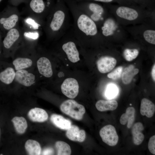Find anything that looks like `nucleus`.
I'll use <instances>...</instances> for the list:
<instances>
[{
    "label": "nucleus",
    "mask_w": 155,
    "mask_h": 155,
    "mask_svg": "<svg viewBox=\"0 0 155 155\" xmlns=\"http://www.w3.org/2000/svg\"><path fill=\"white\" fill-rule=\"evenodd\" d=\"M18 20V16L16 14L8 17L0 16V28L3 29L9 30L16 25Z\"/></svg>",
    "instance_id": "obj_16"
},
{
    "label": "nucleus",
    "mask_w": 155,
    "mask_h": 155,
    "mask_svg": "<svg viewBox=\"0 0 155 155\" xmlns=\"http://www.w3.org/2000/svg\"><path fill=\"white\" fill-rule=\"evenodd\" d=\"M99 134L102 141L111 146L117 144L119 137L115 127L111 125H106L100 130Z\"/></svg>",
    "instance_id": "obj_5"
},
{
    "label": "nucleus",
    "mask_w": 155,
    "mask_h": 155,
    "mask_svg": "<svg viewBox=\"0 0 155 155\" xmlns=\"http://www.w3.org/2000/svg\"><path fill=\"white\" fill-rule=\"evenodd\" d=\"M144 129L143 124L138 122L135 123L132 127L131 133L133 143L135 145H140L143 142L144 136L142 133Z\"/></svg>",
    "instance_id": "obj_13"
},
{
    "label": "nucleus",
    "mask_w": 155,
    "mask_h": 155,
    "mask_svg": "<svg viewBox=\"0 0 155 155\" xmlns=\"http://www.w3.org/2000/svg\"><path fill=\"white\" fill-rule=\"evenodd\" d=\"M76 3L78 7L96 24L103 20L104 11L103 7L100 5L88 1H80Z\"/></svg>",
    "instance_id": "obj_3"
},
{
    "label": "nucleus",
    "mask_w": 155,
    "mask_h": 155,
    "mask_svg": "<svg viewBox=\"0 0 155 155\" xmlns=\"http://www.w3.org/2000/svg\"><path fill=\"white\" fill-rule=\"evenodd\" d=\"M135 110L133 107H128L125 113L121 115L120 122L122 125H125L127 123V126L128 128L132 126L134 121L135 117Z\"/></svg>",
    "instance_id": "obj_18"
},
{
    "label": "nucleus",
    "mask_w": 155,
    "mask_h": 155,
    "mask_svg": "<svg viewBox=\"0 0 155 155\" xmlns=\"http://www.w3.org/2000/svg\"><path fill=\"white\" fill-rule=\"evenodd\" d=\"M20 36L19 32L16 29L12 28L9 30L3 41L4 48L6 49H10L18 39Z\"/></svg>",
    "instance_id": "obj_15"
},
{
    "label": "nucleus",
    "mask_w": 155,
    "mask_h": 155,
    "mask_svg": "<svg viewBox=\"0 0 155 155\" xmlns=\"http://www.w3.org/2000/svg\"><path fill=\"white\" fill-rule=\"evenodd\" d=\"M72 14L73 23L72 28L77 40L85 43L97 36L98 30L96 23L80 10L74 0H64Z\"/></svg>",
    "instance_id": "obj_1"
},
{
    "label": "nucleus",
    "mask_w": 155,
    "mask_h": 155,
    "mask_svg": "<svg viewBox=\"0 0 155 155\" xmlns=\"http://www.w3.org/2000/svg\"><path fill=\"white\" fill-rule=\"evenodd\" d=\"M139 53V51L137 49H127L124 50L123 55L126 61H130L136 58Z\"/></svg>",
    "instance_id": "obj_28"
},
{
    "label": "nucleus",
    "mask_w": 155,
    "mask_h": 155,
    "mask_svg": "<svg viewBox=\"0 0 155 155\" xmlns=\"http://www.w3.org/2000/svg\"><path fill=\"white\" fill-rule=\"evenodd\" d=\"M116 13L120 17L129 20H133L136 19L138 16L137 11L135 9L125 6L119 7Z\"/></svg>",
    "instance_id": "obj_12"
},
{
    "label": "nucleus",
    "mask_w": 155,
    "mask_h": 155,
    "mask_svg": "<svg viewBox=\"0 0 155 155\" xmlns=\"http://www.w3.org/2000/svg\"><path fill=\"white\" fill-rule=\"evenodd\" d=\"M2 0H0V2L2 1Z\"/></svg>",
    "instance_id": "obj_39"
},
{
    "label": "nucleus",
    "mask_w": 155,
    "mask_h": 155,
    "mask_svg": "<svg viewBox=\"0 0 155 155\" xmlns=\"http://www.w3.org/2000/svg\"><path fill=\"white\" fill-rule=\"evenodd\" d=\"M37 67L40 73L44 76L49 78L53 75L51 63L49 59L44 57L40 58L37 62Z\"/></svg>",
    "instance_id": "obj_10"
},
{
    "label": "nucleus",
    "mask_w": 155,
    "mask_h": 155,
    "mask_svg": "<svg viewBox=\"0 0 155 155\" xmlns=\"http://www.w3.org/2000/svg\"><path fill=\"white\" fill-rule=\"evenodd\" d=\"M115 23L112 20L108 19L106 20L101 27L102 35L107 36L113 34L115 30Z\"/></svg>",
    "instance_id": "obj_24"
},
{
    "label": "nucleus",
    "mask_w": 155,
    "mask_h": 155,
    "mask_svg": "<svg viewBox=\"0 0 155 155\" xmlns=\"http://www.w3.org/2000/svg\"><path fill=\"white\" fill-rule=\"evenodd\" d=\"M62 112L77 120H81L85 113V109L82 105L75 101L69 99L63 102L60 106Z\"/></svg>",
    "instance_id": "obj_4"
},
{
    "label": "nucleus",
    "mask_w": 155,
    "mask_h": 155,
    "mask_svg": "<svg viewBox=\"0 0 155 155\" xmlns=\"http://www.w3.org/2000/svg\"><path fill=\"white\" fill-rule=\"evenodd\" d=\"M148 147L150 152L152 154H155V135H154L149 139Z\"/></svg>",
    "instance_id": "obj_32"
},
{
    "label": "nucleus",
    "mask_w": 155,
    "mask_h": 155,
    "mask_svg": "<svg viewBox=\"0 0 155 155\" xmlns=\"http://www.w3.org/2000/svg\"><path fill=\"white\" fill-rule=\"evenodd\" d=\"M25 147L29 155H39L41 154V149L40 145L35 140H28L25 144Z\"/></svg>",
    "instance_id": "obj_22"
},
{
    "label": "nucleus",
    "mask_w": 155,
    "mask_h": 155,
    "mask_svg": "<svg viewBox=\"0 0 155 155\" xmlns=\"http://www.w3.org/2000/svg\"><path fill=\"white\" fill-rule=\"evenodd\" d=\"M15 78L20 84L26 86H29L34 82L35 76L25 70H17L15 73Z\"/></svg>",
    "instance_id": "obj_8"
},
{
    "label": "nucleus",
    "mask_w": 155,
    "mask_h": 155,
    "mask_svg": "<svg viewBox=\"0 0 155 155\" xmlns=\"http://www.w3.org/2000/svg\"><path fill=\"white\" fill-rule=\"evenodd\" d=\"M32 61L30 59L25 58H17L13 62L16 70L29 67L32 65Z\"/></svg>",
    "instance_id": "obj_25"
},
{
    "label": "nucleus",
    "mask_w": 155,
    "mask_h": 155,
    "mask_svg": "<svg viewBox=\"0 0 155 155\" xmlns=\"http://www.w3.org/2000/svg\"><path fill=\"white\" fill-rule=\"evenodd\" d=\"M3 155V154H1L0 155Z\"/></svg>",
    "instance_id": "obj_40"
},
{
    "label": "nucleus",
    "mask_w": 155,
    "mask_h": 155,
    "mask_svg": "<svg viewBox=\"0 0 155 155\" xmlns=\"http://www.w3.org/2000/svg\"><path fill=\"white\" fill-rule=\"evenodd\" d=\"M155 64H154L152 67L151 71L152 76L154 81H155Z\"/></svg>",
    "instance_id": "obj_36"
},
{
    "label": "nucleus",
    "mask_w": 155,
    "mask_h": 155,
    "mask_svg": "<svg viewBox=\"0 0 155 155\" xmlns=\"http://www.w3.org/2000/svg\"><path fill=\"white\" fill-rule=\"evenodd\" d=\"M64 0H58L47 24L49 36L60 38L69 28V8Z\"/></svg>",
    "instance_id": "obj_2"
},
{
    "label": "nucleus",
    "mask_w": 155,
    "mask_h": 155,
    "mask_svg": "<svg viewBox=\"0 0 155 155\" xmlns=\"http://www.w3.org/2000/svg\"><path fill=\"white\" fill-rule=\"evenodd\" d=\"M139 71L138 69L135 68L132 65H130L125 67L122 71V80L125 84H128L132 81L133 77Z\"/></svg>",
    "instance_id": "obj_20"
},
{
    "label": "nucleus",
    "mask_w": 155,
    "mask_h": 155,
    "mask_svg": "<svg viewBox=\"0 0 155 155\" xmlns=\"http://www.w3.org/2000/svg\"><path fill=\"white\" fill-rule=\"evenodd\" d=\"M79 86L76 80L72 78L66 79L61 85V90L63 93L68 98H75L78 95Z\"/></svg>",
    "instance_id": "obj_6"
},
{
    "label": "nucleus",
    "mask_w": 155,
    "mask_h": 155,
    "mask_svg": "<svg viewBox=\"0 0 155 155\" xmlns=\"http://www.w3.org/2000/svg\"><path fill=\"white\" fill-rule=\"evenodd\" d=\"M155 111L154 104L149 100L144 98L141 101L140 113L143 116H146L148 118L152 117Z\"/></svg>",
    "instance_id": "obj_14"
},
{
    "label": "nucleus",
    "mask_w": 155,
    "mask_h": 155,
    "mask_svg": "<svg viewBox=\"0 0 155 155\" xmlns=\"http://www.w3.org/2000/svg\"><path fill=\"white\" fill-rule=\"evenodd\" d=\"M1 38V36L0 34V40Z\"/></svg>",
    "instance_id": "obj_37"
},
{
    "label": "nucleus",
    "mask_w": 155,
    "mask_h": 155,
    "mask_svg": "<svg viewBox=\"0 0 155 155\" xmlns=\"http://www.w3.org/2000/svg\"><path fill=\"white\" fill-rule=\"evenodd\" d=\"M1 55V51L0 50V55Z\"/></svg>",
    "instance_id": "obj_38"
},
{
    "label": "nucleus",
    "mask_w": 155,
    "mask_h": 155,
    "mask_svg": "<svg viewBox=\"0 0 155 155\" xmlns=\"http://www.w3.org/2000/svg\"><path fill=\"white\" fill-rule=\"evenodd\" d=\"M66 135L69 140L80 142H83L85 140L86 134L84 130L80 129L75 125H71L67 130Z\"/></svg>",
    "instance_id": "obj_9"
},
{
    "label": "nucleus",
    "mask_w": 155,
    "mask_h": 155,
    "mask_svg": "<svg viewBox=\"0 0 155 155\" xmlns=\"http://www.w3.org/2000/svg\"><path fill=\"white\" fill-rule=\"evenodd\" d=\"M52 123L60 129L67 130L71 125V121L60 115L53 114L50 117Z\"/></svg>",
    "instance_id": "obj_17"
},
{
    "label": "nucleus",
    "mask_w": 155,
    "mask_h": 155,
    "mask_svg": "<svg viewBox=\"0 0 155 155\" xmlns=\"http://www.w3.org/2000/svg\"><path fill=\"white\" fill-rule=\"evenodd\" d=\"M143 36L145 40L148 43L155 44V31L148 30L145 31L143 34Z\"/></svg>",
    "instance_id": "obj_29"
},
{
    "label": "nucleus",
    "mask_w": 155,
    "mask_h": 155,
    "mask_svg": "<svg viewBox=\"0 0 155 155\" xmlns=\"http://www.w3.org/2000/svg\"></svg>",
    "instance_id": "obj_41"
},
{
    "label": "nucleus",
    "mask_w": 155,
    "mask_h": 155,
    "mask_svg": "<svg viewBox=\"0 0 155 155\" xmlns=\"http://www.w3.org/2000/svg\"><path fill=\"white\" fill-rule=\"evenodd\" d=\"M30 6L32 9L37 13H43L46 11V5L43 0H31Z\"/></svg>",
    "instance_id": "obj_27"
},
{
    "label": "nucleus",
    "mask_w": 155,
    "mask_h": 155,
    "mask_svg": "<svg viewBox=\"0 0 155 155\" xmlns=\"http://www.w3.org/2000/svg\"><path fill=\"white\" fill-rule=\"evenodd\" d=\"M29 119L34 122H43L48 118V114L44 110L39 108H35L30 110L28 113Z\"/></svg>",
    "instance_id": "obj_11"
},
{
    "label": "nucleus",
    "mask_w": 155,
    "mask_h": 155,
    "mask_svg": "<svg viewBox=\"0 0 155 155\" xmlns=\"http://www.w3.org/2000/svg\"><path fill=\"white\" fill-rule=\"evenodd\" d=\"M123 71V67L121 66L118 67L114 70L108 73V78L113 80H117L121 76Z\"/></svg>",
    "instance_id": "obj_30"
},
{
    "label": "nucleus",
    "mask_w": 155,
    "mask_h": 155,
    "mask_svg": "<svg viewBox=\"0 0 155 155\" xmlns=\"http://www.w3.org/2000/svg\"><path fill=\"white\" fill-rule=\"evenodd\" d=\"M96 63L98 71L102 73H106L114 68L116 64L117 60L113 57L104 56L100 57Z\"/></svg>",
    "instance_id": "obj_7"
},
{
    "label": "nucleus",
    "mask_w": 155,
    "mask_h": 155,
    "mask_svg": "<svg viewBox=\"0 0 155 155\" xmlns=\"http://www.w3.org/2000/svg\"><path fill=\"white\" fill-rule=\"evenodd\" d=\"M15 73L12 68H5L0 71V83L5 85L10 84L15 78Z\"/></svg>",
    "instance_id": "obj_19"
},
{
    "label": "nucleus",
    "mask_w": 155,
    "mask_h": 155,
    "mask_svg": "<svg viewBox=\"0 0 155 155\" xmlns=\"http://www.w3.org/2000/svg\"><path fill=\"white\" fill-rule=\"evenodd\" d=\"M55 146L57 151V155H69L71 153L70 147L66 143L58 141L55 144Z\"/></svg>",
    "instance_id": "obj_26"
},
{
    "label": "nucleus",
    "mask_w": 155,
    "mask_h": 155,
    "mask_svg": "<svg viewBox=\"0 0 155 155\" xmlns=\"http://www.w3.org/2000/svg\"><path fill=\"white\" fill-rule=\"evenodd\" d=\"M54 150L51 148H48L44 149L42 153V155H52L54 154Z\"/></svg>",
    "instance_id": "obj_35"
},
{
    "label": "nucleus",
    "mask_w": 155,
    "mask_h": 155,
    "mask_svg": "<svg viewBox=\"0 0 155 155\" xmlns=\"http://www.w3.org/2000/svg\"><path fill=\"white\" fill-rule=\"evenodd\" d=\"M95 106L97 109L100 111H113L117 108L118 103L114 100H100L96 102Z\"/></svg>",
    "instance_id": "obj_21"
},
{
    "label": "nucleus",
    "mask_w": 155,
    "mask_h": 155,
    "mask_svg": "<svg viewBox=\"0 0 155 155\" xmlns=\"http://www.w3.org/2000/svg\"><path fill=\"white\" fill-rule=\"evenodd\" d=\"M24 35L25 36L34 40H36L38 38L39 35L38 32H25Z\"/></svg>",
    "instance_id": "obj_33"
},
{
    "label": "nucleus",
    "mask_w": 155,
    "mask_h": 155,
    "mask_svg": "<svg viewBox=\"0 0 155 155\" xmlns=\"http://www.w3.org/2000/svg\"><path fill=\"white\" fill-rule=\"evenodd\" d=\"M117 92V87L114 84H109L106 88L105 95L108 98H111L114 97Z\"/></svg>",
    "instance_id": "obj_31"
},
{
    "label": "nucleus",
    "mask_w": 155,
    "mask_h": 155,
    "mask_svg": "<svg viewBox=\"0 0 155 155\" xmlns=\"http://www.w3.org/2000/svg\"><path fill=\"white\" fill-rule=\"evenodd\" d=\"M26 22L31 25L34 29H38L40 25L37 23L34 20L28 18L26 20Z\"/></svg>",
    "instance_id": "obj_34"
},
{
    "label": "nucleus",
    "mask_w": 155,
    "mask_h": 155,
    "mask_svg": "<svg viewBox=\"0 0 155 155\" xmlns=\"http://www.w3.org/2000/svg\"><path fill=\"white\" fill-rule=\"evenodd\" d=\"M15 129L19 134L24 133L27 127V121L23 117H15L12 119Z\"/></svg>",
    "instance_id": "obj_23"
}]
</instances>
